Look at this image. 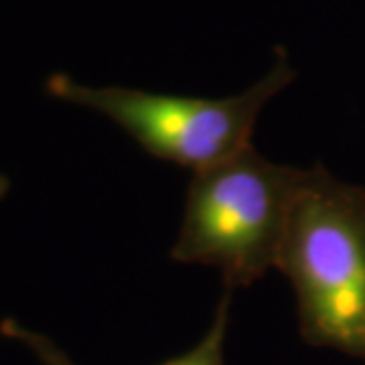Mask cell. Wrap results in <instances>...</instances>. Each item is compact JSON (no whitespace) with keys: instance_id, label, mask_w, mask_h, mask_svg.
Here are the masks:
<instances>
[{"instance_id":"1","label":"cell","mask_w":365,"mask_h":365,"mask_svg":"<svg viewBox=\"0 0 365 365\" xmlns=\"http://www.w3.org/2000/svg\"><path fill=\"white\" fill-rule=\"evenodd\" d=\"M276 268L294 290L302 339L365 361V187L304 169Z\"/></svg>"},{"instance_id":"2","label":"cell","mask_w":365,"mask_h":365,"mask_svg":"<svg viewBox=\"0 0 365 365\" xmlns=\"http://www.w3.org/2000/svg\"><path fill=\"white\" fill-rule=\"evenodd\" d=\"M302 175L252 144L193 173L170 258L217 268L232 292L254 284L278 264Z\"/></svg>"},{"instance_id":"3","label":"cell","mask_w":365,"mask_h":365,"mask_svg":"<svg viewBox=\"0 0 365 365\" xmlns=\"http://www.w3.org/2000/svg\"><path fill=\"white\" fill-rule=\"evenodd\" d=\"M294 79L297 71L287 49L276 47L268 73L227 98L173 96L120 86L91 88L67 73H53L45 90L61 102L112 120L148 155L199 173L250 146L262 110Z\"/></svg>"},{"instance_id":"4","label":"cell","mask_w":365,"mask_h":365,"mask_svg":"<svg viewBox=\"0 0 365 365\" xmlns=\"http://www.w3.org/2000/svg\"><path fill=\"white\" fill-rule=\"evenodd\" d=\"M230 321H232V290H225L215 307L213 321L203 339L193 345L189 351L170 357L158 365H225L223 347H225Z\"/></svg>"},{"instance_id":"5","label":"cell","mask_w":365,"mask_h":365,"mask_svg":"<svg viewBox=\"0 0 365 365\" xmlns=\"http://www.w3.org/2000/svg\"><path fill=\"white\" fill-rule=\"evenodd\" d=\"M0 335H4L6 339L23 343L26 349L39 359L41 365H76V361L55 341L41 335L37 331L26 329L14 319L0 321Z\"/></svg>"},{"instance_id":"6","label":"cell","mask_w":365,"mask_h":365,"mask_svg":"<svg viewBox=\"0 0 365 365\" xmlns=\"http://www.w3.org/2000/svg\"><path fill=\"white\" fill-rule=\"evenodd\" d=\"M9 187H11L9 179H6L4 175H0V199H4V197H6V193H9Z\"/></svg>"}]
</instances>
